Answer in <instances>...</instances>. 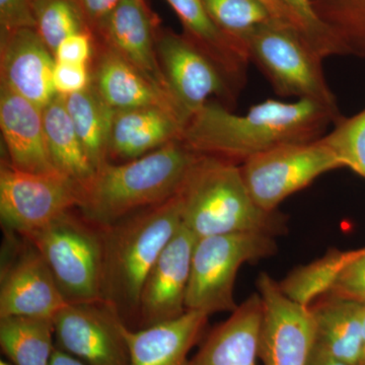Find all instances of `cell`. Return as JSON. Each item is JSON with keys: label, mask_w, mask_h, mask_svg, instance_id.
Returning a JSON list of instances; mask_svg holds the SVG:
<instances>
[{"label": "cell", "mask_w": 365, "mask_h": 365, "mask_svg": "<svg viewBox=\"0 0 365 365\" xmlns=\"http://www.w3.org/2000/svg\"><path fill=\"white\" fill-rule=\"evenodd\" d=\"M341 118L312 100H266L241 115L208 102L189 118L180 141L197 155L241 165L280 146L318 140Z\"/></svg>", "instance_id": "1"}, {"label": "cell", "mask_w": 365, "mask_h": 365, "mask_svg": "<svg viewBox=\"0 0 365 365\" xmlns=\"http://www.w3.org/2000/svg\"><path fill=\"white\" fill-rule=\"evenodd\" d=\"M198 155L181 143L123 163H107L81 188L79 215L104 228L176 195Z\"/></svg>", "instance_id": "2"}, {"label": "cell", "mask_w": 365, "mask_h": 365, "mask_svg": "<svg viewBox=\"0 0 365 365\" xmlns=\"http://www.w3.org/2000/svg\"><path fill=\"white\" fill-rule=\"evenodd\" d=\"M182 227L179 194L109 227L103 237L102 302L134 330L144 281Z\"/></svg>", "instance_id": "3"}, {"label": "cell", "mask_w": 365, "mask_h": 365, "mask_svg": "<svg viewBox=\"0 0 365 365\" xmlns=\"http://www.w3.org/2000/svg\"><path fill=\"white\" fill-rule=\"evenodd\" d=\"M178 194L182 225L197 239L240 232L277 237L287 232V218L259 207L240 165L222 158L198 155Z\"/></svg>", "instance_id": "4"}, {"label": "cell", "mask_w": 365, "mask_h": 365, "mask_svg": "<svg viewBox=\"0 0 365 365\" xmlns=\"http://www.w3.org/2000/svg\"><path fill=\"white\" fill-rule=\"evenodd\" d=\"M35 247L68 304L102 302V230L71 211L21 235Z\"/></svg>", "instance_id": "5"}, {"label": "cell", "mask_w": 365, "mask_h": 365, "mask_svg": "<svg viewBox=\"0 0 365 365\" xmlns=\"http://www.w3.org/2000/svg\"><path fill=\"white\" fill-rule=\"evenodd\" d=\"M277 252L275 237L258 232L211 235L197 240L187 290V311L208 316L232 312L235 283L245 263L272 257Z\"/></svg>", "instance_id": "6"}, {"label": "cell", "mask_w": 365, "mask_h": 365, "mask_svg": "<svg viewBox=\"0 0 365 365\" xmlns=\"http://www.w3.org/2000/svg\"><path fill=\"white\" fill-rule=\"evenodd\" d=\"M254 62L282 97L312 100L339 111L337 98L327 83L324 59L294 26L273 21L249 38Z\"/></svg>", "instance_id": "7"}, {"label": "cell", "mask_w": 365, "mask_h": 365, "mask_svg": "<svg viewBox=\"0 0 365 365\" xmlns=\"http://www.w3.org/2000/svg\"><path fill=\"white\" fill-rule=\"evenodd\" d=\"M242 179L259 207L272 212L288 197L322 175L343 169L323 138L288 144L250 158L240 165Z\"/></svg>", "instance_id": "8"}, {"label": "cell", "mask_w": 365, "mask_h": 365, "mask_svg": "<svg viewBox=\"0 0 365 365\" xmlns=\"http://www.w3.org/2000/svg\"><path fill=\"white\" fill-rule=\"evenodd\" d=\"M81 188L64 175H39L0 165V217L6 234L25 235L78 208Z\"/></svg>", "instance_id": "9"}, {"label": "cell", "mask_w": 365, "mask_h": 365, "mask_svg": "<svg viewBox=\"0 0 365 365\" xmlns=\"http://www.w3.org/2000/svg\"><path fill=\"white\" fill-rule=\"evenodd\" d=\"M9 255L2 261L0 318L11 316L54 318L68 302L64 299L42 255L28 240L6 234Z\"/></svg>", "instance_id": "10"}, {"label": "cell", "mask_w": 365, "mask_h": 365, "mask_svg": "<svg viewBox=\"0 0 365 365\" xmlns=\"http://www.w3.org/2000/svg\"><path fill=\"white\" fill-rule=\"evenodd\" d=\"M56 347L88 365H129L124 322L105 302L67 304L53 318Z\"/></svg>", "instance_id": "11"}, {"label": "cell", "mask_w": 365, "mask_h": 365, "mask_svg": "<svg viewBox=\"0 0 365 365\" xmlns=\"http://www.w3.org/2000/svg\"><path fill=\"white\" fill-rule=\"evenodd\" d=\"M257 287L263 304L260 359L264 365H307L316 329L311 307L297 304L281 292L279 283L262 272Z\"/></svg>", "instance_id": "12"}, {"label": "cell", "mask_w": 365, "mask_h": 365, "mask_svg": "<svg viewBox=\"0 0 365 365\" xmlns=\"http://www.w3.org/2000/svg\"><path fill=\"white\" fill-rule=\"evenodd\" d=\"M157 50L170 93L189 118L207 104L211 96L235 104L237 93L217 66L188 38L160 33Z\"/></svg>", "instance_id": "13"}, {"label": "cell", "mask_w": 365, "mask_h": 365, "mask_svg": "<svg viewBox=\"0 0 365 365\" xmlns=\"http://www.w3.org/2000/svg\"><path fill=\"white\" fill-rule=\"evenodd\" d=\"M197 237L182 225L168 242L144 281L134 330L172 321L187 312Z\"/></svg>", "instance_id": "14"}, {"label": "cell", "mask_w": 365, "mask_h": 365, "mask_svg": "<svg viewBox=\"0 0 365 365\" xmlns=\"http://www.w3.org/2000/svg\"><path fill=\"white\" fill-rule=\"evenodd\" d=\"M54 54L36 29L1 33V86L37 106L41 110L57 95L53 86Z\"/></svg>", "instance_id": "15"}, {"label": "cell", "mask_w": 365, "mask_h": 365, "mask_svg": "<svg viewBox=\"0 0 365 365\" xmlns=\"http://www.w3.org/2000/svg\"><path fill=\"white\" fill-rule=\"evenodd\" d=\"M96 35L176 101L160 67L155 21L145 0H122Z\"/></svg>", "instance_id": "16"}, {"label": "cell", "mask_w": 365, "mask_h": 365, "mask_svg": "<svg viewBox=\"0 0 365 365\" xmlns=\"http://www.w3.org/2000/svg\"><path fill=\"white\" fill-rule=\"evenodd\" d=\"M91 85L115 111L158 107L174 113L185 122L188 115L174 98L103 42H98L91 64Z\"/></svg>", "instance_id": "17"}, {"label": "cell", "mask_w": 365, "mask_h": 365, "mask_svg": "<svg viewBox=\"0 0 365 365\" xmlns=\"http://www.w3.org/2000/svg\"><path fill=\"white\" fill-rule=\"evenodd\" d=\"M0 129L6 160L14 168L33 174H61L48 151L42 110L4 86H0Z\"/></svg>", "instance_id": "18"}, {"label": "cell", "mask_w": 365, "mask_h": 365, "mask_svg": "<svg viewBox=\"0 0 365 365\" xmlns=\"http://www.w3.org/2000/svg\"><path fill=\"white\" fill-rule=\"evenodd\" d=\"M262 319L263 304L256 292L209 332L190 365H258Z\"/></svg>", "instance_id": "19"}, {"label": "cell", "mask_w": 365, "mask_h": 365, "mask_svg": "<svg viewBox=\"0 0 365 365\" xmlns=\"http://www.w3.org/2000/svg\"><path fill=\"white\" fill-rule=\"evenodd\" d=\"M186 122L174 113L158 107L116 111L110 133L109 162L136 160L181 140Z\"/></svg>", "instance_id": "20"}, {"label": "cell", "mask_w": 365, "mask_h": 365, "mask_svg": "<svg viewBox=\"0 0 365 365\" xmlns=\"http://www.w3.org/2000/svg\"><path fill=\"white\" fill-rule=\"evenodd\" d=\"M209 316L187 311L172 321L132 330L124 327L129 365H190L189 353L200 340Z\"/></svg>", "instance_id": "21"}, {"label": "cell", "mask_w": 365, "mask_h": 365, "mask_svg": "<svg viewBox=\"0 0 365 365\" xmlns=\"http://www.w3.org/2000/svg\"><path fill=\"white\" fill-rule=\"evenodd\" d=\"M176 11L185 37L217 66L235 93L247 83L249 52L222 32L209 16L202 0H165Z\"/></svg>", "instance_id": "22"}, {"label": "cell", "mask_w": 365, "mask_h": 365, "mask_svg": "<svg viewBox=\"0 0 365 365\" xmlns=\"http://www.w3.org/2000/svg\"><path fill=\"white\" fill-rule=\"evenodd\" d=\"M314 347L350 365H360L364 349V304L326 294L314 306Z\"/></svg>", "instance_id": "23"}, {"label": "cell", "mask_w": 365, "mask_h": 365, "mask_svg": "<svg viewBox=\"0 0 365 365\" xmlns=\"http://www.w3.org/2000/svg\"><path fill=\"white\" fill-rule=\"evenodd\" d=\"M43 125L48 151L55 168L62 175L78 182L90 181L96 170L86 155L67 112L66 97L56 95L42 110Z\"/></svg>", "instance_id": "24"}, {"label": "cell", "mask_w": 365, "mask_h": 365, "mask_svg": "<svg viewBox=\"0 0 365 365\" xmlns=\"http://www.w3.org/2000/svg\"><path fill=\"white\" fill-rule=\"evenodd\" d=\"M66 105L91 165L96 170L100 169L109 163L110 133L116 111L106 104L91 85L67 96Z\"/></svg>", "instance_id": "25"}, {"label": "cell", "mask_w": 365, "mask_h": 365, "mask_svg": "<svg viewBox=\"0 0 365 365\" xmlns=\"http://www.w3.org/2000/svg\"><path fill=\"white\" fill-rule=\"evenodd\" d=\"M51 318L11 316L0 318V346L14 365H49L55 346Z\"/></svg>", "instance_id": "26"}, {"label": "cell", "mask_w": 365, "mask_h": 365, "mask_svg": "<svg viewBox=\"0 0 365 365\" xmlns=\"http://www.w3.org/2000/svg\"><path fill=\"white\" fill-rule=\"evenodd\" d=\"M350 255L351 252L330 250L318 260L295 268L278 282L281 292L297 304L311 307L314 300L330 292Z\"/></svg>", "instance_id": "27"}, {"label": "cell", "mask_w": 365, "mask_h": 365, "mask_svg": "<svg viewBox=\"0 0 365 365\" xmlns=\"http://www.w3.org/2000/svg\"><path fill=\"white\" fill-rule=\"evenodd\" d=\"M346 55L365 56V0H311Z\"/></svg>", "instance_id": "28"}, {"label": "cell", "mask_w": 365, "mask_h": 365, "mask_svg": "<svg viewBox=\"0 0 365 365\" xmlns=\"http://www.w3.org/2000/svg\"><path fill=\"white\" fill-rule=\"evenodd\" d=\"M202 4L216 26L247 51L249 38L258 29L278 21L259 0H202Z\"/></svg>", "instance_id": "29"}, {"label": "cell", "mask_w": 365, "mask_h": 365, "mask_svg": "<svg viewBox=\"0 0 365 365\" xmlns=\"http://www.w3.org/2000/svg\"><path fill=\"white\" fill-rule=\"evenodd\" d=\"M34 14L36 31L53 54L69 36L91 31L76 0H35Z\"/></svg>", "instance_id": "30"}, {"label": "cell", "mask_w": 365, "mask_h": 365, "mask_svg": "<svg viewBox=\"0 0 365 365\" xmlns=\"http://www.w3.org/2000/svg\"><path fill=\"white\" fill-rule=\"evenodd\" d=\"M342 163L365 179V108L354 116L341 118L330 133L322 137Z\"/></svg>", "instance_id": "31"}, {"label": "cell", "mask_w": 365, "mask_h": 365, "mask_svg": "<svg viewBox=\"0 0 365 365\" xmlns=\"http://www.w3.org/2000/svg\"><path fill=\"white\" fill-rule=\"evenodd\" d=\"M280 1L294 16L302 37L322 58L346 55L342 46L317 16L311 0H280Z\"/></svg>", "instance_id": "32"}, {"label": "cell", "mask_w": 365, "mask_h": 365, "mask_svg": "<svg viewBox=\"0 0 365 365\" xmlns=\"http://www.w3.org/2000/svg\"><path fill=\"white\" fill-rule=\"evenodd\" d=\"M327 294L365 304V248L351 252Z\"/></svg>", "instance_id": "33"}, {"label": "cell", "mask_w": 365, "mask_h": 365, "mask_svg": "<svg viewBox=\"0 0 365 365\" xmlns=\"http://www.w3.org/2000/svg\"><path fill=\"white\" fill-rule=\"evenodd\" d=\"M96 47L97 41L91 31L73 34L60 43L54 52L55 60L57 62L91 66Z\"/></svg>", "instance_id": "34"}, {"label": "cell", "mask_w": 365, "mask_h": 365, "mask_svg": "<svg viewBox=\"0 0 365 365\" xmlns=\"http://www.w3.org/2000/svg\"><path fill=\"white\" fill-rule=\"evenodd\" d=\"M91 66L55 62L52 81L57 95L67 97L85 91L91 86Z\"/></svg>", "instance_id": "35"}, {"label": "cell", "mask_w": 365, "mask_h": 365, "mask_svg": "<svg viewBox=\"0 0 365 365\" xmlns=\"http://www.w3.org/2000/svg\"><path fill=\"white\" fill-rule=\"evenodd\" d=\"M35 0H0L1 33L19 29L36 28Z\"/></svg>", "instance_id": "36"}, {"label": "cell", "mask_w": 365, "mask_h": 365, "mask_svg": "<svg viewBox=\"0 0 365 365\" xmlns=\"http://www.w3.org/2000/svg\"><path fill=\"white\" fill-rule=\"evenodd\" d=\"M86 23L95 34L104 25L122 0H76Z\"/></svg>", "instance_id": "37"}, {"label": "cell", "mask_w": 365, "mask_h": 365, "mask_svg": "<svg viewBox=\"0 0 365 365\" xmlns=\"http://www.w3.org/2000/svg\"><path fill=\"white\" fill-rule=\"evenodd\" d=\"M259 1L270 11L276 21L285 24V25L294 26L299 32V26H297L294 16L280 0H259Z\"/></svg>", "instance_id": "38"}, {"label": "cell", "mask_w": 365, "mask_h": 365, "mask_svg": "<svg viewBox=\"0 0 365 365\" xmlns=\"http://www.w3.org/2000/svg\"><path fill=\"white\" fill-rule=\"evenodd\" d=\"M307 365H350L314 347Z\"/></svg>", "instance_id": "39"}, {"label": "cell", "mask_w": 365, "mask_h": 365, "mask_svg": "<svg viewBox=\"0 0 365 365\" xmlns=\"http://www.w3.org/2000/svg\"><path fill=\"white\" fill-rule=\"evenodd\" d=\"M49 365H88L83 360L72 356L71 354L55 347Z\"/></svg>", "instance_id": "40"}, {"label": "cell", "mask_w": 365, "mask_h": 365, "mask_svg": "<svg viewBox=\"0 0 365 365\" xmlns=\"http://www.w3.org/2000/svg\"><path fill=\"white\" fill-rule=\"evenodd\" d=\"M362 325H364V349H362V359L360 365L365 364V304L364 309V322H362Z\"/></svg>", "instance_id": "41"}, {"label": "cell", "mask_w": 365, "mask_h": 365, "mask_svg": "<svg viewBox=\"0 0 365 365\" xmlns=\"http://www.w3.org/2000/svg\"><path fill=\"white\" fill-rule=\"evenodd\" d=\"M0 365H14L11 364V362L6 361V360L1 359L0 361Z\"/></svg>", "instance_id": "42"}, {"label": "cell", "mask_w": 365, "mask_h": 365, "mask_svg": "<svg viewBox=\"0 0 365 365\" xmlns=\"http://www.w3.org/2000/svg\"><path fill=\"white\" fill-rule=\"evenodd\" d=\"M365 365V364H364Z\"/></svg>", "instance_id": "43"}]
</instances>
